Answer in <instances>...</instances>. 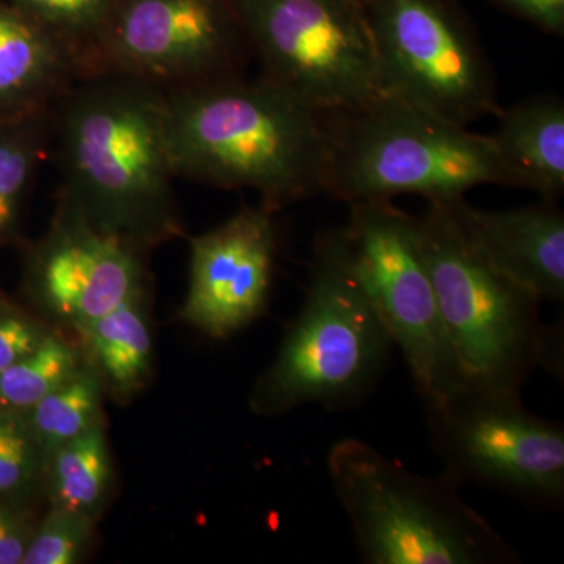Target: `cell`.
<instances>
[{
	"label": "cell",
	"mask_w": 564,
	"mask_h": 564,
	"mask_svg": "<svg viewBox=\"0 0 564 564\" xmlns=\"http://www.w3.org/2000/svg\"><path fill=\"white\" fill-rule=\"evenodd\" d=\"M54 135L62 203L141 251L180 236L165 90L85 74L55 102Z\"/></svg>",
	"instance_id": "cell-1"
},
{
	"label": "cell",
	"mask_w": 564,
	"mask_h": 564,
	"mask_svg": "<svg viewBox=\"0 0 564 564\" xmlns=\"http://www.w3.org/2000/svg\"><path fill=\"white\" fill-rule=\"evenodd\" d=\"M165 126L177 180L248 188L273 210L325 195V115L265 76L165 91Z\"/></svg>",
	"instance_id": "cell-2"
},
{
	"label": "cell",
	"mask_w": 564,
	"mask_h": 564,
	"mask_svg": "<svg viewBox=\"0 0 564 564\" xmlns=\"http://www.w3.org/2000/svg\"><path fill=\"white\" fill-rule=\"evenodd\" d=\"M325 195L347 204L422 196L464 198L478 185L516 187L488 135L384 93L359 109L325 115Z\"/></svg>",
	"instance_id": "cell-3"
},
{
	"label": "cell",
	"mask_w": 564,
	"mask_h": 564,
	"mask_svg": "<svg viewBox=\"0 0 564 564\" xmlns=\"http://www.w3.org/2000/svg\"><path fill=\"white\" fill-rule=\"evenodd\" d=\"M393 343L352 270L344 228L314 243L302 311L251 395L254 413L278 415L306 403L348 410L380 383Z\"/></svg>",
	"instance_id": "cell-4"
},
{
	"label": "cell",
	"mask_w": 564,
	"mask_h": 564,
	"mask_svg": "<svg viewBox=\"0 0 564 564\" xmlns=\"http://www.w3.org/2000/svg\"><path fill=\"white\" fill-rule=\"evenodd\" d=\"M326 467L364 563L522 562L447 474L410 473L361 440L334 444Z\"/></svg>",
	"instance_id": "cell-5"
},
{
	"label": "cell",
	"mask_w": 564,
	"mask_h": 564,
	"mask_svg": "<svg viewBox=\"0 0 564 564\" xmlns=\"http://www.w3.org/2000/svg\"><path fill=\"white\" fill-rule=\"evenodd\" d=\"M415 220L445 328L469 380L522 391L538 369L562 377L563 322L545 325L541 300L486 258L447 203H429Z\"/></svg>",
	"instance_id": "cell-6"
},
{
	"label": "cell",
	"mask_w": 564,
	"mask_h": 564,
	"mask_svg": "<svg viewBox=\"0 0 564 564\" xmlns=\"http://www.w3.org/2000/svg\"><path fill=\"white\" fill-rule=\"evenodd\" d=\"M423 406L430 443L448 477L529 507L563 510V423L530 413L522 391L467 381Z\"/></svg>",
	"instance_id": "cell-7"
},
{
	"label": "cell",
	"mask_w": 564,
	"mask_h": 564,
	"mask_svg": "<svg viewBox=\"0 0 564 564\" xmlns=\"http://www.w3.org/2000/svg\"><path fill=\"white\" fill-rule=\"evenodd\" d=\"M262 76L323 115L384 95L372 36L356 0H232Z\"/></svg>",
	"instance_id": "cell-8"
},
{
	"label": "cell",
	"mask_w": 564,
	"mask_h": 564,
	"mask_svg": "<svg viewBox=\"0 0 564 564\" xmlns=\"http://www.w3.org/2000/svg\"><path fill=\"white\" fill-rule=\"evenodd\" d=\"M344 226L352 270L402 351L422 402L469 380L448 336L417 236L392 202H355Z\"/></svg>",
	"instance_id": "cell-9"
},
{
	"label": "cell",
	"mask_w": 564,
	"mask_h": 564,
	"mask_svg": "<svg viewBox=\"0 0 564 564\" xmlns=\"http://www.w3.org/2000/svg\"><path fill=\"white\" fill-rule=\"evenodd\" d=\"M384 91L467 126L499 115L491 63L454 0H361Z\"/></svg>",
	"instance_id": "cell-10"
},
{
	"label": "cell",
	"mask_w": 564,
	"mask_h": 564,
	"mask_svg": "<svg viewBox=\"0 0 564 564\" xmlns=\"http://www.w3.org/2000/svg\"><path fill=\"white\" fill-rule=\"evenodd\" d=\"M247 39L232 0H117L88 73L169 91L243 76Z\"/></svg>",
	"instance_id": "cell-11"
},
{
	"label": "cell",
	"mask_w": 564,
	"mask_h": 564,
	"mask_svg": "<svg viewBox=\"0 0 564 564\" xmlns=\"http://www.w3.org/2000/svg\"><path fill=\"white\" fill-rule=\"evenodd\" d=\"M273 209L243 206L191 240V284L181 317L225 339L265 313L276 261Z\"/></svg>",
	"instance_id": "cell-12"
},
{
	"label": "cell",
	"mask_w": 564,
	"mask_h": 564,
	"mask_svg": "<svg viewBox=\"0 0 564 564\" xmlns=\"http://www.w3.org/2000/svg\"><path fill=\"white\" fill-rule=\"evenodd\" d=\"M140 254L61 202L50 232L32 252L29 288L44 310L77 329L143 289Z\"/></svg>",
	"instance_id": "cell-13"
},
{
	"label": "cell",
	"mask_w": 564,
	"mask_h": 564,
	"mask_svg": "<svg viewBox=\"0 0 564 564\" xmlns=\"http://www.w3.org/2000/svg\"><path fill=\"white\" fill-rule=\"evenodd\" d=\"M486 258L541 302L564 300V215L555 203L491 212L445 202Z\"/></svg>",
	"instance_id": "cell-14"
},
{
	"label": "cell",
	"mask_w": 564,
	"mask_h": 564,
	"mask_svg": "<svg viewBox=\"0 0 564 564\" xmlns=\"http://www.w3.org/2000/svg\"><path fill=\"white\" fill-rule=\"evenodd\" d=\"M82 76L84 63L65 41L0 3V121L52 109Z\"/></svg>",
	"instance_id": "cell-15"
},
{
	"label": "cell",
	"mask_w": 564,
	"mask_h": 564,
	"mask_svg": "<svg viewBox=\"0 0 564 564\" xmlns=\"http://www.w3.org/2000/svg\"><path fill=\"white\" fill-rule=\"evenodd\" d=\"M489 133L518 188L538 193L545 203L564 195V102L560 96H536L497 115Z\"/></svg>",
	"instance_id": "cell-16"
},
{
	"label": "cell",
	"mask_w": 564,
	"mask_h": 564,
	"mask_svg": "<svg viewBox=\"0 0 564 564\" xmlns=\"http://www.w3.org/2000/svg\"><path fill=\"white\" fill-rule=\"evenodd\" d=\"M91 369L115 395L131 397L151 377L152 337L144 288L117 310L77 328Z\"/></svg>",
	"instance_id": "cell-17"
},
{
	"label": "cell",
	"mask_w": 564,
	"mask_h": 564,
	"mask_svg": "<svg viewBox=\"0 0 564 564\" xmlns=\"http://www.w3.org/2000/svg\"><path fill=\"white\" fill-rule=\"evenodd\" d=\"M111 459L102 422L58 445L46 458L51 507L96 519L109 496Z\"/></svg>",
	"instance_id": "cell-18"
},
{
	"label": "cell",
	"mask_w": 564,
	"mask_h": 564,
	"mask_svg": "<svg viewBox=\"0 0 564 564\" xmlns=\"http://www.w3.org/2000/svg\"><path fill=\"white\" fill-rule=\"evenodd\" d=\"M54 139V107L0 121V243L13 239L47 144Z\"/></svg>",
	"instance_id": "cell-19"
},
{
	"label": "cell",
	"mask_w": 564,
	"mask_h": 564,
	"mask_svg": "<svg viewBox=\"0 0 564 564\" xmlns=\"http://www.w3.org/2000/svg\"><path fill=\"white\" fill-rule=\"evenodd\" d=\"M102 381L90 366L44 395L24 417L44 454L68 443L101 421Z\"/></svg>",
	"instance_id": "cell-20"
},
{
	"label": "cell",
	"mask_w": 564,
	"mask_h": 564,
	"mask_svg": "<svg viewBox=\"0 0 564 564\" xmlns=\"http://www.w3.org/2000/svg\"><path fill=\"white\" fill-rule=\"evenodd\" d=\"M82 366L73 347L46 334L39 347L0 372V410L24 414Z\"/></svg>",
	"instance_id": "cell-21"
},
{
	"label": "cell",
	"mask_w": 564,
	"mask_h": 564,
	"mask_svg": "<svg viewBox=\"0 0 564 564\" xmlns=\"http://www.w3.org/2000/svg\"><path fill=\"white\" fill-rule=\"evenodd\" d=\"M117 0H13L22 13L40 22L79 55L85 74L96 41Z\"/></svg>",
	"instance_id": "cell-22"
},
{
	"label": "cell",
	"mask_w": 564,
	"mask_h": 564,
	"mask_svg": "<svg viewBox=\"0 0 564 564\" xmlns=\"http://www.w3.org/2000/svg\"><path fill=\"white\" fill-rule=\"evenodd\" d=\"M46 454L24 414L0 410V500L21 503L44 484Z\"/></svg>",
	"instance_id": "cell-23"
},
{
	"label": "cell",
	"mask_w": 564,
	"mask_h": 564,
	"mask_svg": "<svg viewBox=\"0 0 564 564\" xmlns=\"http://www.w3.org/2000/svg\"><path fill=\"white\" fill-rule=\"evenodd\" d=\"M90 516L51 507L50 513L33 529L22 564L79 563L93 536Z\"/></svg>",
	"instance_id": "cell-24"
},
{
	"label": "cell",
	"mask_w": 564,
	"mask_h": 564,
	"mask_svg": "<svg viewBox=\"0 0 564 564\" xmlns=\"http://www.w3.org/2000/svg\"><path fill=\"white\" fill-rule=\"evenodd\" d=\"M46 333L17 313H0V372L35 350Z\"/></svg>",
	"instance_id": "cell-25"
},
{
	"label": "cell",
	"mask_w": 564,
	"mask_h": 564,
	"mask_svg": "<svg viewBox=\"0 0 564 564\" xmlns=\"http://www.w3.org/2000/svg\"><path fill=\"white\" fill-rule=\"evenodd\" d=\"M33 529L20 503L0 500V564H22Z\"/></svg>",
	"instance_id": "cell-26"
},
{
	"label": "cell",
	"mask_w": 564,
	"mask_h": 564,
	"mask_svg": "<svg viewBox=\"0 0 564 564\" xmlns=\"http://www.w3.org/2000/svg\"><path fill=\"white\" fill-rule=\"evenodd\" d=\"M505 11L521 18L549 35L563 36L564 0H492Z\"/></svg>",
	"instance_id": "cell-27"
},
{
	"label": "cell",
	"mask_w": 564,
	"mask_h": 564,
	"mask_svg": "<svg viewBox=\"0 0 564 564\" xmlns=\"http://www.w3.org/2000/svg\"><path fill=\"white\" fill-rule=\"evenodd\" d=\"M356 2H361V0H356Z\"/></svg>",
	"instance_id": "cell-28"
}]
</instances>
